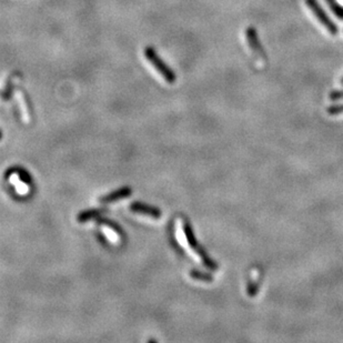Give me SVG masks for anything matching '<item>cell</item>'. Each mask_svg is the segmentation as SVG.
<instances>
[{
  "label": "cell",
  "instance_id": "cell-7",
  "mask_svg": "<svg viewBox=\"0 0 343 343\" xmlns=\"http://www.w3.org/2000/svg\"><path fill=\"white\" fill-rule=\"evenodd\" d=\"M106 209H92V210H87L81 212V214L78 216L77 220L78 222H87V221H90V220H95L96 218L100 217L102 214H105Z\"/></svg>",
  "mask_w": 343,
  "mask_h": 343
},
{
  "label": "cell",
  "instance_id": "cell-5",
  "mask_svg": "<svg viewBox=\"0 0 343 343\" xmlns=\"http://www.w3.org/2000/svg\"><path fill=\"white\" fill-rule=\"evenodd\" d=\"M130 209H131L132 212H135V214L148 216L151 218H155V219H158V218H160L162 215L160 209L155 208V207H151L148 204L141 203V202L132 203L131 205H130Z\"/></svg>",
  "mask_w": 343,
  "mask_h": 343
},
{
  "label": "cell",
  "instance_id": "cell-13",
  "mask_svg": "<svg viewBox=\"0 0 343 343\" xmlns=\"http://www.w3.org/2000/svg\"><path fill=\"white\" fill-rule=\"evenodd\" d=\"M2 138H3V132L0 131V140H2Z\"/></svg>",
  "mask_w": 343,
  "mask_h": 343
},
{
  "label": "cell",
  "instance_id": "cell-1",
  "mask_svg": "<svg viewBox=\"0 0 343 343\" xmlns=\"http://www.w3.org/2000/svg\"><path fill=\"white\" fill-rule=\"evenodd\" d=\"M145 56L148 59V61L152 63V66L156 68L157 72L161 74L163 79H165L167 83L169 84L176 83L177 76L175 72L162 60V58L157 53L154 47H147L145 49Z\"/></svg>",
  "mask_w": 343,
  "mask_h": 343
},
{
  "label": "cell",
  "instance_id": "cell-8",
  "mask_svg": "<svg viewBox=\"0 0 343 343\" xmlns=\"http://www.w3.org/2000/svg\"><path fill=\"white\" fill-rule=\"evenodd\" d=\"M96 222L99 223V225H102V226H106V228H109V229H111V230H113L114 232H117L119 233V235H122V230L120 229V227H119L118 225H116V223L110 221V220H108L106 219V218H102V217H98L95 219Z\"/></svg>",
  "mask_w": 343,
  "mask_h": 343
},
{
  "label": "cell",
  "instance_id": "cell-12",
  "mask_svg": "<svg viewBox=\"0 0 343 343\" xmlns=\"http://www.w3.org/2000/svg\"><path fill=\"white\" fill-rule=\"evenodd\" d=\"M329 98H330V100H332V101L343 99V90H335V91L330 92Z\"/></svg>",
  "mask_w": 343,
  "mask_h": 343
},
{
  "label": "cell",
  "instance_id": "cell-2",
  "mask_svg": "<svg viewBox=\"0 0 343 343\" xmlns=\"http://www.w3.org/2000/svg\"><path fill=\"white\" fill-rule=\"evenodd\" d=\"M183 231H184V235H186V239H187L188 244H189L190 247H191L192 250H194V251L197 252V254L201 258V260L203 261V263H204V265L207 266V268L212 270V271H216V270L219 269V265L217 264L216 261L210 259L208 257V254H207L205 250L200 247V244L198 243L197 239H195V237H194V233L192 231L191 226L189 225L188 221H184L183 222Z\"/></svg>",
  "mask_w": 343,
  "mask_h": 343
},
{
  "label": "cell",
  "instance_id": "cell-3",
  "mask_svg": "<svg viewBox=\"0 0 343 343\" xmlns=\"http://www.w3.org/2000/svg\"><path fill=\"white\" fill-rule=\"evenodd\" d=\"M306 4L309 9L311 10L313 15L315 16V18L320 21L321 25H322L332 36H336L339 34V28H337V26L332 21L329 16L326 15L324 9L321 7V5L318 3V0H306Z\"/></svg>",
  "mask_w": 343,
  "mask_h": 343
},
{
  "label": "cell",
  "instance_id": "cell-10",
  "mask_svg": "<svg viewBox=\"0 0 343 343\" xmlns=\"http://www.w3.org/2000/svg\"><path fill=\"white\" fill-rule=\"evenodd\" d=\"M190 277L193 278L195 280L200 281H205V282H212L214 281V277L209 273H205V272H201L198 270H191L190 271Z\"/></svg>",
  "mask_w": 343,
  "mask_h": 343
},
{
  "label": "cell",
  "instance_id": "cell-9",
  "mask_svg": "<svg viewBox=\"0 0 343 343\" xmlns=\"http://www.w3.org/2000/svg\"><path fill=\"white\" fill-rule=\"evenodd\" d=\"M326 4L329 5L330 9L333 12V14L336 16L337 18L343 20V7L341 5L336 2V0H325Z\"/></svg>",
  "mask_w": 343,
  "mask_h": 343
},
{
  "label": "cell",
  "instance_id": "cell-14",
  "mask_svg": "<svg viewBox=\"0 0 343 343\" xmlns=\"http://www.w3.org/2000/svg\"><path fill=\"white\" fill-rule=\"evenodd\" d=\"M340 83H341V85H343V77L341 78V80H340Z\"/></svg>",
  "mask_w": 343,
  "mask_h": 343
},
{
  "label": "cell",
  "instance_id": "cell-11",
  "mask_svg": "<svg viewBox=\"0 0 343 343\" xmlns=\"http://www.w3.org/2000/svg\"><path fill=\"white\" fill-rule=\"evenodd\" d=\"M328 113L331 114V116H337V114H342L343 113V103L341 105H334V106H331L328 108Z\"/></svg>",
  "mask_w": 343,
  "mask_h": 343
},
{
  "label": "cell",
  "instance_id": "cell-4",
  "mask_svg": "<svg viewBox=\"0 0 343 343\" xmlns=\"http://www.w3.org/2000/svg\"><path fill=\"white\" fill-rule=\"evenodd\" d=\"M246 38H247L248 45L250 49L252 50V52L254 53V56L258 57L260 60L265 62L266 59H268V56H266V52L263 49L262 45H261L258 31L255 30L253 27H248V28L246 29Z\"/></svg>",
  "mask_w": 343,
  "mask_h": 343
},
{
  "label": "cell",
  "instance_id": "cell-6",
  "mask_svg": "<svg viewBox=\"0 0 343 343\" xmlns=\"http://www.w3.org/2000/svg\"><path fill=\"white\" fill-rule=\"evenodd\" d=\"M131 193H132L131 188L123 187V188L116 190V191H113L111 193L105 195V197H102L100 199V202L101 203H111V202H114V201L128 198V197H130V195H131Z\"/></svg>",
  "mask_w": 343,
  "mask_h": 343
}]
</instances>
